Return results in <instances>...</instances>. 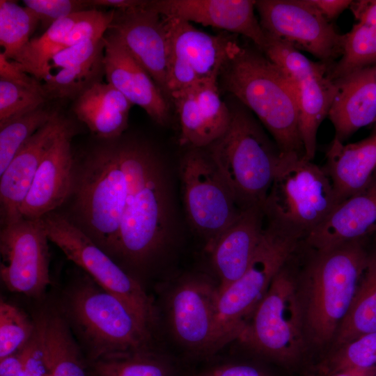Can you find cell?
<instances>
[{
    "label": "cell",
    "instance_id": "obj_1",
    "mask_svg": "<svg viewBox=\"0 0 376 376\" xmlns=\"http://www.w3.org/2000/svg\"><path fill=\"white\" fill-rule=\"evenodd\" d=\"M120 143L128 189L115 260L139 271L152 264L171 240L174 214L170 182L162 160L148 144Z\"/></svg>",
    "mask_w": 376,
    "mask_h": 376
},
{
    "label": "cell",
    "instance_id": "obj_2",
    "mask_svg": "<svg viewBox=\"0 0 376 376\" xmlns=\"http://www.w3.org/2000/svg\"><path fill=\"white\" fill-rule=\"evenodd\" d=\"M105 141L75 164L70 216H65L115 259L128 174L120 139Z\"/></svg>",
    "mask_w": 376,
    "mask_h": 376
},
{
    "label": "cell",
    "instance_id": "obj_3",
    "mask_svg": "<svg viewBox=\"0 0 376 376\" xmlns=\"http://www.w3.org/2000/svg\"><path fill=\"white\" fill-rule=\"evenodd\" d=\"M226 88L252 111L283 154L304 157L293 88L265 54L240 46L221 72Z\"/></svg>",
    "mask_w": 376,
    "mask_h": 376
},
{
    "label": "cell",
    "instance_id": "obj_4",
    "mask_svg": "<svg viewBox=\"0 0 376 376\" xmlns=\"http://www.w3.org/2000/svg\"><path fill=\"white\" fill-rule=\"evenodd\" d=\"M61 309L91 362L113 354L150 350L151 332L123 301L87 274L65 288Z\"/></svg>",
    "mask_w": 376,
    "mask_h": 376
},
{
    "label": "cell",
    "instance_id": "obj_5",
    "mask_svg": "<svg viewBox=\"0 0 376 376\" xmlns=\"http://www.w3.org/2000/svg\"><path fill=\"white\" fill-rule=\"evenodd\" d=\"M230 111L226 132L205 150L241 210L263 207L283 153L246 109Z\"/></svg>",
    "mask_w": 376,
    "mask_h": 376
},
{
    "label": "cell",
    "instance_id": "obj_6",
    "mask_svg": "<svg viewBox=\"0 0 376 376\" xmlns=\"http://www.w3.org/2000/svg\"><path fill=\"white\" fill-rule=\"evenodd\" d=\"M364 240L315 251L308 265L304 324L317 345L332 339L350 309L368 263Z\"/></svg>",
    "mask_w": 376,
    "mask_h": 376
},
{
    "label": "cell",
    "instance_id": "obj_7",
    "mask_svg": "<svg viewBox=\"0 0 376 376\" xmlns=\"http://www.w3.org/2000/svg\"><path fill=\"white\" fill-rule=\"evenodd\" d=\"M301 240L300 235L267 223L243 275L218 292L212 354L238 338L274 278Z\"/></svg>",
    "mask_w": 376,
    "mask_h": 376
},
{
    "label": "cell",
    "instance_id": "obj_8",
    "mask_svg": "<svg viewBox=\"0 0 376 376\" xmlns=\"http://www.w3.org/2000/svg\"><path fill=\"white\" fill-rule=\"evenodd\" d=\"M338 204L324 168L304 156L283 153L263 208L268 222L304 240Z\"/></svg>",
    "mask_w": 376,
    "mask_h": 376
},
{
    "label": "cell",
    "instance_id": "obj_9",
    "mask_svg": "<svg viewBox=\"0 0 376 376\" xmlns=\"http://www.w3.org/2000/svg\"><path fill=\"white\" fill-rule=\"evenodd\" d=\"M40 219L49 240L99 286L123 301L151 332L157 319L156 309L136 278L65 215L52 212Z\"/></svg>",
    "mask_w": 376,
    "mask_h": 376
},
{
    "label": "cell",
    "instance_id": "obj_10",
    "mask_svg": "<svg viewBox=\"0 0 376 376\" xmlns=\"http://www.w3.org/2000/svg\"><path fill=\"white\" fill-rule=\"evenodd\" d=\"M286 265L274 278L237 340L255 352L283 362L295 361L304 347L303 304Z\"/></svg>",
    "mask_w": 376,
    "mask_h": 376
},
{
    "label": "cell",
    "instance_id": "obj_11",
    "mask_svg": "<svg viewBox=\"0 0 376 376\" xmlns=\"http://www.w3.org/2000/svg\"><path fill=\"white\" fill-rule=\"evenodd\" d=\"M179 176L188 223L205 240L210 252L242 210L205 149L191 148L186 152L180 162Z\"/></svg>",
    "mask_w": 376,
    "mask_h": 376
},
{
    "label": "cell",
    "instance_id": "obj_12",
    "mask_svg": "<svg viewBox=\"0 0 376 376\" xmlns=\"http://www.w3.org/2000/svg\"><path fill=\"white\" fill-rule=\"evenodd\" d=\"M265 35L262 52L282 70L293 88L304 158L312 161L317 148L318 128L328 116L336 92L329 75L331 66L314 62L291 45Z\"/></svg>",
    "mask_w": 376,
    "mask_h": 376
},
{
    "label": "cell",
    "instance_id": "obj_13",
    "mask_svg": "<svg viewBox=\"0 0 376 376\" xmlns=\"http://www.w3.org/2000/svg\"><path fill=\"white\" fill-rule=\"evenodd\" d=\"M256 9L265 33L331 66L340 57L344 35L308 0H258Z\"/></svg>",
    "mask_w": 376,
    "mask_h": 376
},
{
    "label": "cell",
    "instance_id": "obj_14",
    "mask_svg": "<svg viewBox=\"0 0 376 376\" xmlns=\"http://www.w3.org/2000/svg\"><path fill=\"white\" fill-rule=\"evenodd\" d=\"M49 238L41 219L21 218L1 227L0 276L6 288L41 298L50 283Z\"/></svg>",
    "mask_w": 376,
    "mask_h": 376
},
{
    "label": "cell",
    "instance_id": "obj_15",
    "mask_svg": "<svg viewBox=\"0 0 376 376\" xmlns=\"http://www.w3.org/2000/svg\"><path fill=\"white\" fill-rule=\"evenodd\" d=\"M218 285L202 276L179 281L169 292L168 324L172 335L187 351L212 354Z\"/></svg>",
    "mask_w": 376,
    "mask_h": 376
},
{
    "label": "cell",
    "instance_id": "obj_16",
    "mask_svg": "<svg viewBox=\"0 0 376 376\" xmlns=\"http://www.w3.org/2000/svg\"><path fill=\"white\" fill-rule=\"evenodd\" d=\"M148 3V1L135 8L114 9L109 30L120 39L166 97L169 58L167 34L162 16Z\"/></svg>",
    "mask_w": 376,
    "mask_h": 376
},
{
    "label": "cell",
    "instance_id": "obj_17",
    "mask_svg": "<svg viewBox=\"0 0 376 376\" xmlns=\"http://www.w3.org/2000/svg\"><path fill=\"white\" fill-rule=\"evenodd\" d=\"M73 135L68 124L47 151L21 207L22 218L40 219L69 199L75 169L71 146Z\"/></svg>",
    "mask_w": 376,
    "mask_h": 376
},
{
    "label": "cell",
    "instance_id": "obj_18",
    "mask_svg": "<svg viewBox=\"0 0 376 376\" xmlns=\"http://www.w3.org/2000/svg\"><path fill=\"white\" fill-rule=\"evenodd\" d=\"M148 6L162 17H175L242 35L262 51L266 35L254 9L253 0H157Z\"/></svg>",
    "mask_w": 376,
    "mask_h": 376
},
{
    "label": "cell",
    "instance_id": "obj_19",
    "mask_svg": "<svg viewBox=\"0 0 376 376\" xmlns=\"http://www.w3.org/2000/svg\"><path fill=\"white\" fill-rule=\"evenodd\" d=\"M103 40V68L107 83L132 104L141 107L156 123L165 125L169 118V104L151 77L114 33L108 30Z\"/></svg>",
    "mask_w": 376,
    "mask_h": 376
},
{
    "label": "cell",
    "instance_id": "obj_20",
    "mask_svg": "<svg viewBox=\"0 0 376 376\" xmlns=\"http://www.w3.org/2000/svg\"><path fill=\"white\" fill-rule=\"evenodd\" d=\"M68 124L56 113L25 143L0 175L1 227L22 218L21 207L38 167L56 137Z\"/></svg>",
    "mask_w": 376,
    "mask_h": 376
},
{
    "label": "cell",
    "instance_id": "obj_21",
    "mask_svg": "<svg viewBox=\"0 0 376 376\" xmlns=\"http://www.w3.org/2000/svg\"><path fill=\"white\" fill-rule=\"evenodd\" d=\"M375 233L376 170L364 188L339 203L304 241L315 251H324Z\"/></svg>",
    "mask_w": 376,
    "mask_h": 376
},
{
    "label": "cell",
    "instance_id": "obj_22",
    "mask_svg": "<svg viewBox=\"0 0 376 376\" xmlns=\"http://www.w3.org/2000/svg\"><path fill=\"white\" fill-rule=\"evenodd\" d=\"M265 218L262 206L242 210L218 237L210 253L218 276V292L239 279L250 264L262 237Z\"/></svg>",
    "mask_w": 376,
    "mask_h": 376
},
{
    "label": "cell",
    "instance_id": "obj_23",
    "mask_svg": "<svg viewBox=\"0 0 376 376\" xmlns=\"http://www.w3.org/2000/svg\"><path fill=\"white\" fill-rule=\"evenodd\" d=\"M162 17L169 53L191 66L201 79H217L240 46L235 40L224 36L205 33L187 21Z\"/></svg>",
    "mask_w": 376,
    "mask_h": 376
},
{
    "label": "cell",
    "instance_id": "obj_24",
    "mask_svg": "<svg viewBox=\"0 0 376 376\" xmlns=\"http://www.w3.org/2000/svg\"><path fill=\"white\" fill-rule=\"evenodd\" d=\"M375 65L334 80L336 92L328 113L334 139L343 142L360 128L376 123Z\"/></svg>",
    "mask_w": 376,
    "mask_h": 376
},
{
    "label": "cell",
    "instance_id": "obj_25",
    "mask_svg": "<svg viewBox=\"0 0 376 376\" xmlns=\"http://www.w3.org/2000/svg\"><path fill=\"white\" fill-rule=\"evenodd\" d=\"M324 169L338 203L361 190L376 170V133L360 141L344 144L334 139Z\"/></svg>",
    "mask_w": 376,
    "mask_h": 376
},
{
    "label": "cell",
    "instance_id": "obj_26",
    "mask_svg": "<svg viewBox=\"0 0 376 376\" xmlns=\"http://www.w3.org/2000/svg\"><path fill=\"white\" fill-rule=\"evenodd\" d=\"M132 105L111 84L97 81L75 100L73 111L97 138L114 141L126 130Z\"/></svg>",
    "mask_w": 376,
    "mask_h": 376
},
{
    "label": "cell",
    "instance_id": "obj_27",
    "mask_svg": "<svg viewBox=\"0 0 376 376\" xmlns=\"http://www.w3.org/2000/svg\"><path fill=\"white\" fill-rule=\"evenodd\" d=\"M350 7L357 23L344 35L340 58L330 67L333 81L376 63V0L352 1Z\"/></svg>",
    "mask_w": 376,
    "mask_h": 376
},
{
    "label": "cell",
    "instance_id": "obj_28",
    "mask_svg": "<svg viewBox=\"0 0 376 376\" xmlns=\"http://www.w3.org/2000/svg\"><path fill=\"white\" fill-rule=\"evenodd\" d=\"M40 318L50 376H88L80 348L61 313L46 312Z\"/></svg>",
    "mask_w": 376,
    "mask_h": 376
},
{
    "label": "cell",
    "instance_id": "obj_29",
    "mask_svg": "<svg viewBox=\"0 0 376 376\" xmlns=\"http://www.w3.org/2000/svg\"><path fill=\"white\" fill-rule=\"evenodd\" d=\"M376 332V247L369 252L366 267L350 309L336 332L339 347Z\"/></svg>",
    "mask_w": 376,
    "mask_h": 376
},
{
    "label": "cell",
    "instance_id": "obj_30",
    "mask_svg": "<svg viewBox=\"0 0 376 376\" xmlns=\"http://www.w3.org/2000/svg\"><path fill=\"white\" fill-rule=\"evenodd\" d=\"M81 12L59 19L40 36L31 38L13 61L42 83L48 76L52 58L63 49V43Z\"/></svg>",
    "mask_w": 376,
    "mask_h": 376
},
{
    "label": "cell",
    "instance_id": "obj_31",
    "mask_svg": "<svg viewBox=\"0 0 376 376\" xmlns=\"http://www.w3.org/2000/svg\"><path fill=\"white\" fill-rule=\"evenodd\" d=\"M91 367L92 376H175L170 363L150 350L107 356Z\"/></svg>",
    "mask_w": 376,
    "mask_h": 376
},
{
    "label": "cell",
    "instance_id": "obj_32",
    "mask_svg": "<svg viewBox=\"0 0 376 376\" xmlns=\"http://www.w3.org/2000/svg\"><path fill=\"white\" fill-rule=\"evenodd\" d=\"M38 19L34 13L14 1H0V45L3 53L13 61L31 39Z\"/></svg>",
    "mask_w": 376,
    "mask_h": 376
},
{
    "label": "cell",
    "instance_id": "obj_33",
    "mask_svg": "<svg viewBox=\"0 0 376 376\" xmlns=\"http://www.w3.org/2000/svg\"><path fill=\"white\" fill-rule=\"evenodd\" d=\"M56 113L43 105L0 125V175L25 143Z\"/></svg>",
    "mask_w": 376,
    "mask_h": 376
},
{
    "label": "cell",
    "instance_id": "obj_34",
    "mask_svg": "<svg viewBox=\"0 0 376 376\" xmlns=\"http://www.w3.org/2000/svg\"><path fill=\"white\" fill-rule=\"evenodd\" d=\"M173 102L180 123L179 142L191 148L205 149L212 143L196 101L194 88L174 93Z\"/></svg>",
    "mask_w": 376,
    "mask_h": 376
},
{
    "label": "cell",
    "instance_id": "obj_35",
    "mask_svg": "<svg viewBox=\"0 0 376 376\" xmlns=\"http://www.w3.org/2000/svg\"><path fill=\"white\" fill-rule=\"evenodd\" d=\"M103 70V61L85 65L58 70L50 74L41 84L44 94L49 98L76 99L92 84L97 81Z\"/></svg>",
    "mask_w": 376,
    "mask_h": 376
},
{
    "label": "cell",
    "instance_id": "obj_36",
    "mask_svg": "<svg viewBox=\"0 0 376 376\" xmlns=\"http://www.w3.org/2000/svg\"><path fill=\"white\" fill-rule=\"evenodd\" d=\"M36 322L14 304L0 301V359L22 349L32 336Z\"/></svg>",
    "mask_w": 376,
    "mask_h": 376
},
{
    "label": "cell",
    "instance_id": "obj_37",
    "mask_svg": "<svg viewBox=\"0 0 376 376\" xmlns=\"http://www.w3.org/2000/svg\"><path fill=\"white\" fill-rule=\"evenodd\" d=\"M194 93L213 143L228 130L231 120L230 109L219 96L217 79H201Z\"/></svg>",
    "mask_w": 376,
    "mask_h": 376
},
{
    "label": "cell",
    "instance_id": "obj_38",
    "mask_svg": "<svg viewBox=\"0 0 376 376\" xmlns=\"http://www.w3.org/2000/svg\"><path fill=\"white\" fill-rule=\"evenodd\" d=\"M327 363L326 367L331 375L349 368L376 366V332L363 335L340 346Z\"/></svg>",
    "mask_w": 376,
    "mask_h": 376
},
{
    "label": "cell",
    "instance_id": "obj_39",
    "mask_svg": "<svg viewBox=\"0 0 376 376\" xmlns=\"http://www.w3.org/2000/svg\"><path fill=\"white\" fill-rule=\"evenodd\" d=\"M47 100L38 91L0 79V125L40 108Z\"/></svg>",
    "mask_w": 376,
    "mask_h": 376
},
{
    "label": "cell",
    "instance_id": "obj_40",
    "mask_svg": "<svg viewBox=\"0 0 376 376\" xmlns=\"http://www.w3.org/2000/svg\"><path fill=\"white\" fill-rule=\"evenodd\" d=\"M114 15V9L103 12L89 8L81 16L68 33L63 43V49L76 44L102 39L109 30Z\"/></svg>",
    "mask_w": 376,
    "mask_h": 376
},
{
    "label": "cell",
    "instance_id": "obj_41",
    "mask_svg": "<svg viewBox=\"0 0 376 376\" xmlns=\"http://www.w3.org/2000/svg\"><path fill=\"white\" fill-rule=\"evenodd\" d=\"M104 50L103 38L97 40L84 41L65 48L52 58L49 65L48 76L52 69L60 70L102 61L104 57Z\"/></svg>",
    "mask_w": 376,
    "mask_h": 376
},
{
    "label": "cell",
    "instance_id": "obj_42",
    "mask_svg": "<svg viewBox=\"0 0 376 376\" xmlns=\"http://www.w3.org/2000/svg\"><path fill=\"white\" fill-rule=\"evenodd\" d=\"M23 3L46 29L59 19L91 6L89 1L80 0H24Z\"/></svg>",
    "mask_w": 376,
    "mask_h": 376
},
{
    "label": "cell",
    "instance_id": "obj_43",
    "mask_svg": "<svg viewBox=\"0 0 376 376\" xmlns=\"http://www.w3.org/2000/svg\"><path fill=\"white\" fill-rule=\"evenodd\" d=\"M35 322L36 328L32 336L19 350L21 366L17 376H46L49 374L46 363L42 325L40 316Z\"/></svg>",
    "mask_w": 376,
    "mask_h": 376
},
{
    "label": "cell",
    "instance_id": "obj_44",
    "mask_svg": "<svg viewBox=\"0 0 376 376\" xmlns=\"http://www.w3.org/2000/svg\"><path fill=\"white\" fill-rule=\"evenodd\" d=\"M201 79L194 70L185 61L169 53L166 74L168 96L194 88Z\"/></svg>",
    "mask_w": 376,
    "mask_h": 376
},
{
    "label": "cell",
    "instance_id": "obj_45",
    "mask_svg": "<svg viewBox=\"0 0 376 376\" xmlns=\"http://www.w3.org/2000/svg\"><path fill=\"white\" fill-rule=\"evenodd\" d=\"M0 79L38 91L45 95L41 82L24 71L15 61L8 59L3 52L0 54Z\"/></svg>",
    "mask_w": 376,
    "mask_h": 376
},
{
    "label": "cell",
    "instance_id": "obj_46",
    "mask_svg": "<svg viewBox=\"0 0 376 376\" xmlns=\"http://www.w3.org/2000/svg\"><path fill=\"white\" fill-rule=\"evenodd\" d=\"M196 376H267L262 370L249 365L226 364L205 370Z\"/></svg>",
    "mask_w": 376,
    "mask_h": 376
},
{
    "label": "cell",
    "instance_id": "obj_47",
    "mask_svg": "<svg viewBox=\"0 0 376 376\" xmlns=\"http://www.w3.org/2000/svg\"><path fill=\"white\" fill-rule=\"evenodd\" d=\"M309 2L329 21L337 17L352 3L350 0H308Z\"/></svg>",
    "mask_w": 376,
    "mask_h": 376
},
{
    "label": "cell",
    "instance_id": "obj_48",
    "mask_svg": "<svg viewBox=\"0 0 376 376\" xmlns=\"http://www.w3.org/2000/svg\"><path fill=\"white\" fill-rule=\"evenodd\" d=\"M148 1L141 0H93L89 1L92 6H109L115 10H127L143 6Z\"/></svg>",
    "mask_w": 376,
    "mask_h": 376
},
{
    "label": "cell",
    "instance_id": "obj_49",
    "mask_svg": "<svg viewBox=\"0 0 376 376\" xmlns=\"http://www.w3.org/2000/svg\"><path fill=\"white\" fill-rule=\"evenodd\" d=\"M376 366L366 368H349L338 371L330 376H375Z\"/></svg>",
    "mask_w": 376,
    "mask_h": 376
},
{
    "label": "cell",
    "instance_id": "obj_50",
    "mask_svg": "<svg viewBox=\"0 0 376 376\" xmlns=\"http://www.w3.org/2000/svg\"><path fill=\"white\" fill-rule=\"evenodd\" d=\"M375 78H376V65H375ZM376 127V125H375Z\"/></svg>",
    "mask_w": 376,
    "mask_h": 376
},
{
    "label": "cell",
    "instance_id": "obj_51",
    "mask_svg": "<svg viewBox=\"0 0 376 376\" xmlns=\"http://www.w3.org/2000/svg\"><path fill=\"white\" fill-rule=\"evenodd\" d=\"M46 376H50V375H49V374H48V375H46Z\"/></svg>",
    "mask_w": 376,
    "mask_h": 376
},
{
    "label": "cell",
    "instance_id": "obj_52",
    "mask_svg": "<svg viewBox=\"0 0 376 376\" xmlns=\"http://www.w3.org/2000/svg\"><path fill=\"white\" fill-rule=\"evenodd\" d=\"M375 376H376V374H375Z\"/></svg>",
    "mask_w": 376,
    "mask_h": 376
}]
</instances>
